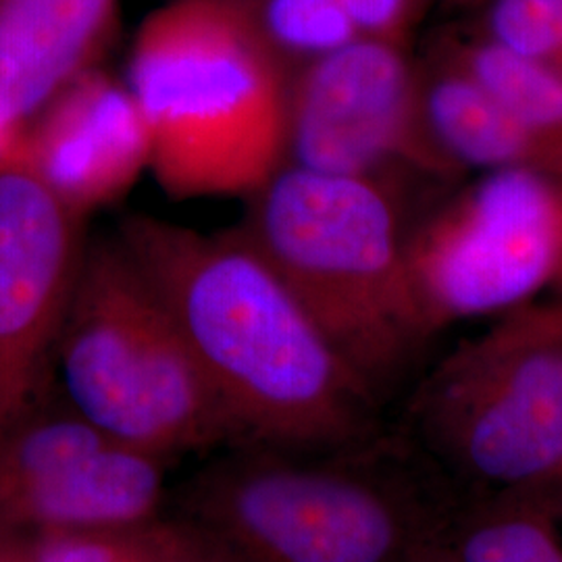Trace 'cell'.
I'll list each match as a JSON object with an SVG mask.
<instances>
[{"label":"cell","mask_w":562,"mask_h":562,"mask_svg":"<svg viewBox=\"0 0 562 562\" xmlns=\"http://www.w3.org/2000/svg\"><path fill=\"white\" fill-rule=\"evenodd\" d=\"M402 434L469 496L561 492V292L446 352L415 387Z\"/></svg>","instance_id":"obj_6"},{"label":"cell","mask_w":562,"mask_h":562,"mask_svg":"<svg viewBox=\"0 0 562 562\" xmlns=\"http://www.w3.org/2000/svg\"><path fill=\"white\" fill-rule=\"evenodd\" d=\"M117 0H0V132L23 127L60 90L99 67Z\"/></svg>","instance_id":"obj_12"},{"label":"cell","mask_w":562,"mask_h":562,"mask_svg":"<svg viewBox=\"0 0 562 562\" xmlns=\"http://www.w3.org/2000/svg\"><path fill=\"white\" fill-rule=\"evenodd\" d=\"M173 525L153 519L125 527L27 536L34 562H161Z\"/></svg>","instance_id":"obj_17"},{"label":"cell","mask_w":562,"mask_h":562,"mask_svg":"<svg viewBox=\"0 0 562 562\" xmlns=\"http://www.w3.org/2000/svg\"><path fill=\"white\" fill-rule=\"evenodd\" d=\"M281 60L294 69L359 38L341 0H234Z\"/></svg>","instance_id":"obj_16"},{"label":"cell","mask_w":562,"mask_h":562,"mask_svg":"<svg viewBox=\"0 0 562 562\" xmlns=\"http://www.w3.org/2000/svg\"><path fill=\"white\" fill-rule=\"evenodd\" d=\"M283 165L442 190L467 178L429 136L417 60L404 44L369 36L290 69Z\"/></svg>","instance_id":"obj_8"},{"label":"cell","mask_w":562,"mask_h":562,"mask_svg":"<svg viewBox=\"0 0 562 562\" xmlns=\"http://www.w3.org/2000/svg\"><path fill=\"white\" fill-rule=\"evenodd\" d=\"M401 190L283 165L241 229L378 398L438 336L411 280Z\"/></svg>","instance_id":"obj_4"},{"label":"cell","mask_w":562,"mask_h":562,"mask_svg":"<svg viewBox=\"0 0 562 562\" xmlns=\"http://www.w3.org/2000/svg\"><path fill=\"white\" fill-rule=\"evenodd\" d=\"M13 157L83 217L134 186L150 144L125 81L94 67L23 127Z\"/></svg>","instance_id":"obj_11"},{"label":"cell","mask_w":562,"mask_h":562,"mask_svg":"<svg viewBox=\"0 0 562 562\" xmlns=\"http://www.w3.org/2000/svg\"><path fill=\"white\" fill-rule=\"evenodd\" d=\"M431 2L434 0H341L361 36L404 46Z\"/></svg>","instance_id":"obj_19"},{"label":"cell","mask_w":562,"mask_h":562,"mask_svg":"<svg viewBox=\"0 0 562 562\" xmlns=\"http://www.w3.org/2000/svg\"><path fill=\"white\" fill-rule=\"evenodd\" d=\"M15 144H18V138H15V136L0 132V165H2V162L9 161V159L13 157Z\"/></svg>","instance_id":"obj_22"},{"label":"cell","mask_w":562,"mask_h":562,"mask_svg":"<svg viewBox=\"0 0 562 562\" xmlns=\"http://www.w3.org/2000/svg\"><path fill=\"white\" fill-rule=\"evenodd\" d=\"M419 562H459V559L454 557L450 543L446 540V542L438 543L436 548H431Z\"/></svg>","instance_id":"obj_21"},{"label":"cell","mask_w":562,"mask_h":562,"mask_svg":"<svg viewBox=\"0 0 562 562\" xmlns=\"http://www.w3.org/2000/svg\"><path fill=\"white\" fill-rule=\"evenodd\" d=\"M469 494L402 431L329 450L232 457L186 496L190 522L241 562H419Z\"/></svg>","instance_id":"obj_2"},{"label":"cell","mask_w":562,"mask_h":562,"mask_svg":"<svg viewBox=\"0 0 562 562\" xmlns=\"http://www.w3.org/2000/svg\"><path fill=\"white\" fill-rule=\"evenodd\" d=\"M431 46L482 81L531 132L562 148V71L521 59L473 30L446 32Z\"/></svg>","instance_id":"obj_15"},{"label":"cell","mask_w":562,"mask_h":562,"mask_svg":"<svg viewBox=\"0 0 562 562\" xmlns=\"http://www.w3.org/2000/svg\"><path fill=\"white\" fill-rule=\"evenodd\" d=\"M480 13L475 34L562 71V0H483Z\"/></svg>","instance_id":"obj_18"},{"label":"cell","mask_w":562,"mask_h":562,"mask_svg":"<svg viewBox=\"0 0 562 562\" xmlns=\"http://www.w3.org/2000/svg\"><path fill=\"white\" fill-rule=\"evenodd\" d=\"M121 244L153 283L234 436L329 450L380 431V398L323 336L252 241L132 217Z\"/></svg>","instance_id":"obj_1"},{"label":"cell","mask_w":562,"mask_h":562,"mask_svg":"<svg viewBox=\"0 0 562 562\" xmlns=\"http://www.w3.org/2000/svg\"><path fill=\"white\" fill-rule=\"evenodd\" d=\"M443 4H452V7H462V9H480L483 0H440Z\"/></svg>","instance_id":"obj_23"},{"label":"cell","mask_w":562,"mask_h":562,"mask_svg":"<svg viewBox=\"0 0 562 562\" xmlns=\"http://www.w3.org/2000/svg\"><path fill=\"white\" fill-rule=\"evenodd\" d=\"M290 67L234 0H169L132 46L127 81L150 161L176 199L252 196L285 161Z\"/></svg>","instance_id":"obj_3"},{"label":"cell","mask_w":562,"mask_h":562,"mask_svg":"<svg viewBox=\"0 0 562 562\" xmlns=\"http://www.w3.org/2000/svg\"><path fill=\"white\" fill-rule=\"evenodd\" d=\"M65 404L169 461L236 438L169 308L121 241L83 252L55 350Z\"/></svg>","instance_id":"obj_5"},{"label":"cell","mask_w":562,"mask_h":562,"mask_svg":"<svg viewBox=\"0 0 562 562\" xmlns=\"http://www.w3.org/2000/svg\"><path fill=\"white\" fill-rule=\"evenodd\" d=\"M448 543L459 562H562L561 492L469 496Z\"/></svg>","instance_id":"obj_14"},{"label":"cell","mask_w":562,"mask_h":562,"mask_svg":"<svg viewBox=\"0 0 562 562\" xmlns=\"http://www.w3.org/2000/svg\"><path fill=\"white\" fill-rule=\"evenodd\" d=\"M0 562H34L30 536L13 529H0Z\"/></svg>","instance_id":"obj_20"},{"label":"cell","mask_w":562,"mask_h":562,"mask_svg":"<svg viewBox=\"0 0 562 562\" xmlns=\"http://www.w3.org/2000/svg\"><path fill=\"white\" fill-rule=\"evenodd\" d=\"M431 140L461 173L536 169L562 173V148L531 132L482 81L434 46L417 60Z\"/></svg>","instance_id":"obj_13"},{"label":"cell","mask_w":562,"mask_h":562,"mask_svg":"<svg viewBox=\"0 0 562 562\" xmlns=\"http://www.w3.org/2000/svg\"><path fill=\"white\" fill-rule=\"evenodd\" d=\"M81 220L15 157L0 165V436L42 402L86 252Z\"/></svg>","instance_id":"obj_10"},{"label":"cell","mask_w":562,"mask_h":562,"mask_svg":"<svg viewBox=\"0 0 562 562\" xmlns=\"http://www.w3.org/2000/svg\"><path fill=\"white\" fill-rule=\"evenodd\" d=\"M406 261L440 334L496 319L562 283V173H471L408 223Z\"/></svg>","instance_id":"obj_7"},{"label":"cell","mask_w":562,"mask_h":562,"mask_svg":"<svg viewBox=\"0 0 562 562\" xmlns=\"http://www.w3.org/2000/svg\"><path fill=\"white\" fill-rule=\"evenodd\" d=\"M165 459L104 438L69 408H41L0 438V529L23 533L159 519Z\"/></svg>","instance_id":"obj_9"},{"label":"cell","mask_w":562,"mask_h":562,"mask_svg":"<svg viewBox=\"0 0 562 562\" xmlns=\"http://www.w3.org/2000/svg\"><path fill=\"white\" fill-rule=\"evenodd\" d=\"M561 504H562V487H561Z\"/></svg>","instance_id":"obj_25"},{"label":"cell","mask_w":562,"mask_h":562,"mask_svg":"<svg viewBox=\"0 0 562 562\" xmlns=\"http://www.w3.org/2000/svg\"><path fill=\"white\" fill-rule=\"evenodd\" d=\"M557 292H561V294H562V283H561V285H559V290H557Z\"/></svg>","instance_id":"obj_24"}]
</instances>
